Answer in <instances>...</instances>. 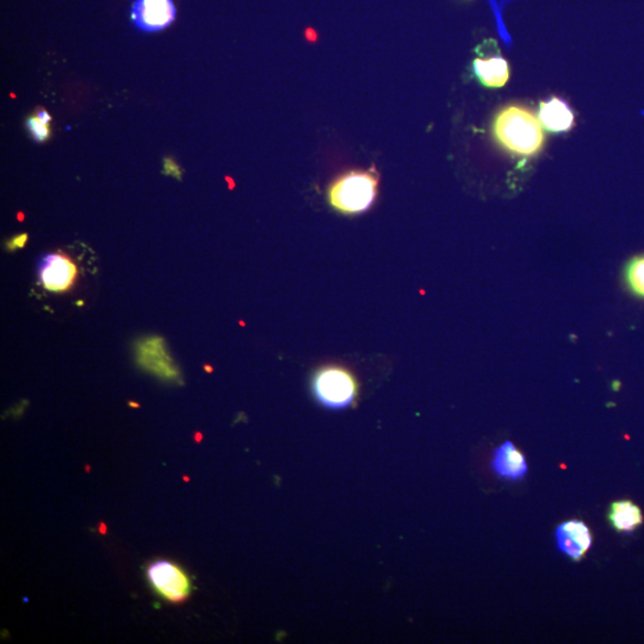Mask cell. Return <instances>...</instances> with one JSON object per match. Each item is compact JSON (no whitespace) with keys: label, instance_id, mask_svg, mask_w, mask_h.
I'll return each mask as SVG.
<instances>
[{"label":"cell","instance_id":"1","mask_svg":"<svg viewBox=\"0 0 644 644\" xmlns=\"http://www.w3.org/2000/svg\"><path fill=\"white\" fill-rule=\"evenodd\" d=\"M494 134L504 149L521 157L535 156L544 142L539 118L528 107L515 104L504 107L496 114Z\"/></svg>","mask_w":644,"mask_h":644},{"label":"cell","instance_id":"2","mask_svg":"<svg viewBox=\"0 0 644 644\" xmlns=\"http://www.w3.org/2000/svg\"><path fill=\"white\" fill-rule=\"evenodd\" d=\"M378 178L372 171L353 170L340 175L328 189L333 209L345 215L364 213L377 196Z\"/></svg>","mask_w":644,"mask_h":644},{"label":"cell","instance_id":"3","mask_svg":"<svg viewBox=\"0 0 644 644\" xmlns=\"http://www.w3.org/2000/svg\"><path fill=\"white\" fill-rule=\"evenodd\" d=\"M311 386L318 402L333 410L350 406L358 393L354 376L346 369L335 365L318 369Z\"/></svg>","mask_w":644,"mask_h":644},{"label":"cell","instance_id":"4","mask_svg":"<svg viewBox=\"0 0 644 644\" xmlns=\"http://www.w3.org/2000/svg\"><path fill=\"white\" fill-rule=\"evenodd\" d=\"M150 586L164 599L181 603L191 593V581L179 565L168 561H157L147 569Z\"/></svg>","mask_w":644,"mask_h":644},{"label":"cell","instance_id":"5","mask_svg":"<svg viewBox=\"0 0 644 644\" xmlns=\"http://www.w3.org/2000/svg\"><path fill=\"white\" fill-rule=\"evenodd\" d=\"M175 6L172 0H135L131 20L143 31H160L174 21Z\"/></svg>","mask_w":644,"mask_h":644},{"label":"cell","instance_id":"6","mask_svg":"<svg viewBox=\"0 0 644 644\" xmlns=\"http://www.w3.org/2000/svg\"><path fill=\"white\" fill-rule=\"evenodd\" d=\"M78 268L66 254H49L39 265V278L49 292H66L77 279Z\"/></svg>","mask_w":644,"mask_h":644},{"label":"cell","instance_id":"7","mask_svg":"<svg viewBox=\"0 0 644 644\" xmlns=\"http://www.w3.org/2000/svg\"><path fill=\"white\" fill-rule=\"evenodd\" d=\"M555 536L558 549L575 562L582 560L592 547L593 537L589 526L576 519L558 525Z\"/></svg>","mask_w":644,"mask_h":644},{"label":"cell","instance_id":"8","mask_svg":"<svg viewBox=\"0 0 644 644\" xmlns=\"http://www.w3.org/2000/svg\"><path fill=\"white\" fill-rule=\"evenodd\" d=\"M492 468L500 478L519 479L528 472V463L521 451L512 442H504L494 451Z\"/></svg>","mask_w":644,"mask_h":644},{"label":"cell","instance_id":"9","mask_svg":"<svg viewBox=\"0 0 644 644\" xmlns=\"http://www.w3.org/2000/svg\"><path fill=\"white\" fill-rule=\"evenodd\" d=\"M539 121L551 131H567L574 123V114L564 100L554 97L547 102L540 104Z\"/></svg>","mask_w":644,"mask_h":644},{"label":"cell","instance_id":"10","mask_svg":"<svg viewBox=\"0 0 644 644\" xmlns=\"http://www.w3.org/2000/svg\"><path fill=\"white\" fill-rule=\"evenodd\" d=\"M608 521L618 532H632L643 524L642 510L630 500L614 501L608 512Z\"/></svg>","mask_w":644,"mask_h":644},{"label":"cell","instance_id":"11","mask_svg":"<svg viewBox=\"0 0 644 644\" xmlns=\"http://www.w3.org/2000/svg\"><path fill=\"white\" fill-rule=\"evenodd\" d=\"M474 71L479 81L488 88H501L510 78V70H508L506 60L500 56L476 59Z\"/></svg>","mask_w":644,"mask_h":644},{"label":"cell","instance_id":"12","mask_svg":"<svg viewBox=\"0 0 644 644\" xmlns=\"http://www.w3.org/2000/svg\"><path fill=\"white\" fill-rule=\"evenodd\" d=\"M623 282L633 297L644 301V253L626 261L623 268Z\"/></svg>","mask_w":644,"mask_h":644},{"label":"cell","instance_id":"13","mask_svg":"<svg viewBox=\"0 0 644 644\" xmlns=\"http://www.w3.org/2000/svg\"><path fill=\"white\" fill-rule=\"evenodd\" d=\"M25 125L36 142H45L50 138L49 125L42 123L36 116L29 117Z\"/></svg>","mask_w":644,"mask_h":644},{"label":"cell","instance_id":"14","mask_svg":"<svg viewBox=\"0 0 644 644\" xmlns=\"http://www.w3.org/2000/svg\"><path fill=\"white\" fill-rule=\"evenodd\" d=\"M165 174L174 175L175 178H181V171H179L178 165L174 163L170 157H166L164 161Z\"/></svg>","mask_w":644,"mask_h":644},{"label":"cell","instance_id":"15","mask_svg":"<svg viewBox=\"0 0 644 644\" xmlns=\"http://www.w3.org/2000/svg\"><path fill=\"white\" fill-rule=\"evenodd\" d=\"M28 235L27 234H21L16 236V238H13V240H10L9 242H7V249L10 250H16V249H21V247H24L25 242H27Z\"/></svg>","mask_w":644,"mask_h":644},{"label":"cell","instance_id":"16","mask_svg":"<svg viewBox=\"0 0 644 644\" xmlns=\"http://www.w3.org/2000/svg\"><path fill=\"white\" fill-rule=\"evenodd\" d=\"M36 117H38V120L42 122V123L48 125L50 123V121H52V117H50L48 111H47L46 109H39L38 113H36Z\"/></svg>","mask_w":644,"mask_h":644}]
</instances>
